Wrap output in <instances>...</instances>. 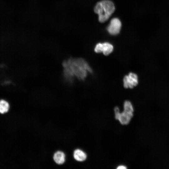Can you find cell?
<instances>
[{
	"label": "cell",
	"mask_w": 169,
	"mask_h": 169,
	"mask_svg": "<svg viewBox=\"0 0 169 169\" xmlns=\"http://www.w3.org/2000/svg\"><path fill=\"white\" fill-rule=\"evenodd\" d=\"M62 67L64 78L69 83L73 82L76 79L83 80L88 74L93 72L88 62L81 58L68 59L63 62Z\"/></svg>",
	"instance_id": "1"
},
{
	"label": "cell",
	"mask_w": 169,
	"mask_h": 169,
	"mask_svg": "<svg viewBox=\"0 0 169 169\" xmlns=\"http://www.w3.org/2000/svg\"><path fill=\"white\" fill-rule=\"evenodd\" d=\"M115 9V5L110 0H103L97 3L94 10L98 15L99 22L104 23L109 19Z\"/></svg>",
	"instance_id": "2"
},
{
	"label": "cell",
	"mask_w": 169,
	"mask_h": 169,
	"mask_svg": "<svg viewBox=\"0 0 169 169\" xmlns=\"http://www.w3.org/2000/svg\"><path fill=\"white\" fill-rule=\"evenodd\" d=\"M124 111L120 112L119 108L116 106L114 108L115 116L120 123L123 125H127L130 122L133 116L134 109L131 102L129 100L125 101L124 103Z\"/></svg>",
	"instance_id": "3"
},
{
	"label": "cell",
	"mask_w": 169,
	"mask_h": 169,
	"mask_svg": "<svg viewBox=\"0 0 169 169\" xmlns=\"http://www.w3.org/2000/svg\"><path fill=\"white\" fill-rule=\"evenodd\" d=\"M138 77L137 74L133 72H130L125 76L123 79V84L124 88L132 89L138 84Z\"/></svg>",
	"instance_id": "4"
},
{
	"label": "cell",
	"mask_w": 169,
	"mask_h": 169,
	"mask_svg": "<svg viewBox=\"0 0 169 169\" xmlns=\"http://www.w3.org/2000/svg\"><path fill=\"white\" fill-rule=\"evenodd\" d=\"M113 50V46L111 44L108 42L97 44L94 49V51L96 53H102L105 56L111 54Z\"/></svg>",
	"instance_id": "5"
},
{
	"label": "cell",
	"mask_w": 169,
	"mask_h": 169,
	"mask_svg": "<svg viewBox=\"0 0 169 169\" xmlns=\"http://www.w3.org/2000/svg\"><path fill=\"white\" fill-rule=\"evenodd\" d=\"M121 26V23L118 18H114L110 21L107 29L111 35H115L119 33Z\"/></svg>",
	"instance_id": "6"
},
{
	"label": "cell",
	"mask_w": 169,
	"mask_h": 169,
	"mask_svg": "<svg viewBox=\"0 0 169 169\" xmlns=\"http://www.w3.org/2000/svg\"><path fill=\"white\" fill-rule=\"evenodd\" d=\"M10 105L9 102L6 100L0 99V114L7 113L9 110Z\"/></svg>",
	"instance_id": "7"
},
{
	"label": "cell",
	"mask_w": 169,
	"mask_h": 169,
	"mask_svg": "<svg viewBox=\"0 0 169 169\" xmlns=\"http://www.w3.org/2000/svg\"><path fill=\"white\" fill-rule=\"evenodd\" d=\"M53 158L55 162L58 164H63L65 161V155L62 152L58 151L54 155Z\"/></svg>",
	"instance_id": "8"
},
{
	"label": "cell",
	"mask_w": 169,
	"mask_h": 169,
	"mask_svg": "<svg viewBox=\"0 0 169 169\" xmlns=\"http://www.w3.org/2000/svg\"><path fill=\"white\" fill-rule=\"evenodd\" d=\"M74 158L78 161H84L86 158V154L82 151L79 149H76L74 153Z\"/></svg>",
	"instance_id": "9"
},
{
	"label": "cell",
	"mask_w": 169,
	"mask_h": 169,
	"mask_svg": "<svg viewBox=\"0 0 169 169\" xmlns=\"http://www.w3.org/2000/svg\"><path fill=\"white\" fill-rule=\"evenodd\" d=\"M127 168V167L124 166H118L117 169H125Z\"/></svg>",
	"instance_id": "10"
}]
</instances>
